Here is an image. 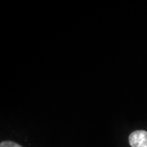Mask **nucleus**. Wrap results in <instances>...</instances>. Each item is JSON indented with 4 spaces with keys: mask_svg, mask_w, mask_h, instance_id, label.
I'll list each match as a JSON object with an SVG mask.
<instances>
[{
    "mask_svg": "<svg viewBox=\"0 0 147 147\" xmlns=\"http://www.w3.org/2000/svg\"><path fill=\"white\" fill-rule=\"evenodd\" d=\"M129 142L131 147H147V131L138 130L130 134Z\"/></svg>",
    "mask_w": 147,
    "mask_h": 147,
    "instance_id": "1",
    "label": "nucleus"
},
{
    "mask_svg": "<svg viewBox=\"0 0 147 147\" xmlns=\"http://www.w3.org/2000/svg\"><path fill=\"white\" fill-rule=\"evenodd\" d=\"M0 147H23L21 145L16 144L15 142L11 141H4L1 142L0 144Z\"/></svg>",
    "mask_w": 147,
    "mask_h": 147,
    "instance_id": "2",
    "label": "nucleus"
}]
</instances>
